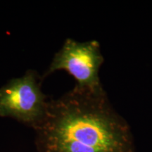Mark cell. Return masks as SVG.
<instances>
[{"instance_id":"cell-1","label":"cell","mask_w":152,"mask_h":152,"mask_svg":"<svg viewBox=\"0 0 152 152\" xmlns=\"http://www.w3.org/2000/svg\"><path fill=\"white\" fill-rule=\"evenodd\" d=\"M33 127L41 152H136L130 125L104 89L75 85L47 101L43 116Z\"/></svg>"},{"instance_id":"cell-2","label":"cell","mask_w":152,"mask_h":152,"mask_svg":"<svg viewBox=\"0 0 152 152\" xmlns=\"http://www.w3.org/2000/svg\"><path fill=\"white\" fill-rule=\"evenodd\" d=\"M104 57L97 40L75 41L68 38L56 53L45 76L57 71H65L75 78L76 86L91 90H102L99 70Z\"/></svg>"},{"instance_id":"cell-3","label":"cell","mask_w":152,"mask_h":152,"mask_svg":"<svg viewBox=\"0 0 152 152\" xmlns=\"http://www.w3.org/2000/svg\"><path fill=\"white\" fill-rule=\"evenodd\" d=\"M39 76L28 71L0 88V117H11L34 126L42 118L47 96L41 90Z\"/></svg>"}]
</instances>
